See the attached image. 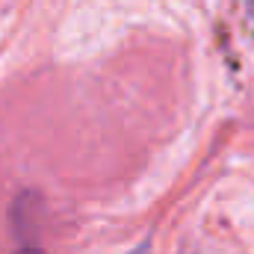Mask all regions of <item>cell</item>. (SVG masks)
<instances>
[{
  "label": "cell",
  "instance_id": "6da1fadb",
  "mask_svg": "<svg viewBox=\"0 0 254 254\" xmlns=\"http://www.w3.org/2000/svg\"><path fill=\"white\" fill-rule=\"evenodd\" d=\"M15 254H45L42 249H21V252H15Z\"/></svg>",
  "mask_w": 254,
  "mask_h": 254
}]
</instances>
